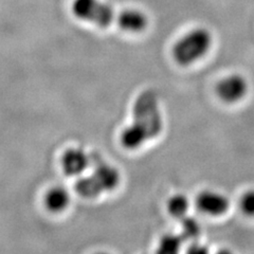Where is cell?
I'll list each match as a JSON object with an SVG mask.
<instances>
[{
  "label": "cell",
  "mask_w": 254,
  "mask_h": 254,
  "mask_svg": "<svg viewBox=\"0 0 254 254\" xmlns=\"http://www.w3.org/2000/svg\"><path fill=\"white\" fill-rule=\"evenodd\" d=\"M162 127V117L156 92L143 91L134 103L132 124L122 133V144L128 149L138 148L143 143L157 137Z\"/></svg>",
  "instance_id": "1"
},
{
  "label": "cell",
  "mask_w": 254,
  "mask_h": 254,
  "mask_svg": "<svg viewBox=\"0 0 254 254\" xmlns=\"http://www.w3.org/2000/svg\"><path fill=\"white\" fill-rule=\"evenodd\" d=\"M94 172L88 177L79 179L75 184V190L85 198H94L104 192L114 190L120 181L119 172L94 153L91 155Z\"/></svg>",
  "instance_id": "2"
},
{
  "label": "cell",
  "mask_w": 254,
  "mask_h": 254,
  "mask_svg": "<svg viewBox=\"0 0 254 254\" xmlns=\"http://www.w3.org/2000/svg\"><path fill=\"white\" fill-rule=\"evenodd\" d=\"M211 43L212 37L208 30L203 28L194 29L174 46V58L182 66L190 65L208 52Z\"/></svg>",
  "instance_id": "3"
},
{
  "label": "cell",
  "mask_w": 254,
  "mask_h": 254,
  "mask_svg": "<svg viewBox=\"0 0 254 254\" xmlns=\"http://www.w3.org/2000/svg\"><path fill=\"white\" fill-rule=\"evenodd\" d=\"M72 12L78 19L92 22L101 28L109 27L119 19V14L102 0H74Z\"/></svg>",
  "instance_id": "4"
},
{
  "label": "cell",
  "mask_w": 254,
  "mask_h": 254,
  "mask_svg": "<svg viewBox=\"0 0 254 254\" xmlns=\"http://www.w3.org/2000/svg\"><path fill=\"white\" fill-rule=\"evenodd\" d=\"M248 85L246 79L241 75H230L219 82L217 93L221 100L228 103L240 101L247 92Z\"/></svg>",
  "instance_id": "5"
},
{
  "label": "cell",
  "mask_w": 254,
  "mask_h": 254,
  "mask_svg": "<svg viewBox=\"0 0 254 254\" xmlns=\"http://www.w3.org/2000/svg\"><path fill=\"white\" fill-rule=\"evenodd\" d=\"M229 200L227 197L216 192L205 190L197 198V206L200 211L209 215H221L229 209Z\"/></svg>",
  "instance_id": "6"
},
{
  "label": "cell",
  "mask_w": 254,
  "mask_h": 254,
  "mask_svg": "<svg viewBox=\"0 0 254 254\" xmlns=\"http://www.w3.org/2000/svg\"><path fill=\"white\" fill-rule=\"evenodd\" d=\"M91 162V157L79 148L68 149L63 157V169L68 176H77L82 174Z\"/></svg>",
  "instance_id": "7"
},
{
  "label": "cell",
  "mask_w": 254,
  "mask_h": 254,
  "mask_svg": "<svg viewBox=\"0 0 254 254\" xmlns=\"http://www.w3.org/2000/svg\"><path fill=\"white\" fill-rule=\"evenodd\" d=\"M118 25L128 32H140L147 26V17L138 10H126L119 14Z\"/></svg>",
  "instance_id": "8"
},
{
  "label": "cell",
  "mask_w": 254,
  "mask_h": 254,
  "mask_svg": "<svg viewBox=\"0 0 254 254\" xmlns=\"http://www.w3.org/2000/svg\"><path fill=\"white\" fill-rule=\"evenodd\" d=\"M69 204V194L66 190L55 188L46 196L47 208L52 212H61Z\"/></svg>",
  "instance_id": "9"
},
{
  "label": "cell",
  "mask_w": 254,
  "mask_h": 254,
  "mask_svg": "<svg viewBox=\"0 0 254 254\" xmlns=\"http://www.w3.org/2000/svg\"><path fill=\"white\" fill-rule=\"evenodd\" d=\"M189 200L185 196L177 195L172 197L168 203V209L172 216L181 220L185 218L189 210Z\"/></svg>",
  "instance_id": "10"
},
{
  "label": "cell",
  "mask_w": 254,
  "mask_h": 254,
  "mask_svg": "<svg viewBox=\"0 0 254 254\" xmlns=\"http://www.w3.org/2000/svg\"><path fill=\"white\" fill-rule=\"evenodd\" d=\"M185 242V238L181 234L175 235V234H169L162 237V240L159 245V253L162 254H172L177 253L180 248L182 243Z\"/></svg>",
  "instance_id": "11"
},
{
  "label": "cell",
  "mask_w": 254,
  "mask_h": 254,
  "mask_svg": "<svg viewBox=\"0 0 254 254\" xmlns=\"http://www.w3.org/2000/svg\"><path fill=\"white\" fill-rule=\"evenodd\" d=\"M180 221L182 224L181 235L184 236L185 241H194L196 243L200 235V227L198 222L188 216L182 218Z\"/></svg>",
  "instance_id": "12"
},
{
  "label": "cell",
  "mask_w": 254,
  "mask_h": 254,
  "mask_svg": "<svg viewBox=\"0 0 254 254\" xmlns=\"http://www.w3.org/2000/svg\"><path fill=\"white\" fill-rule=\"evenodd\" d=\"M242 209L248 215H254V190H250L244 195L242 198Z\"/></svg>",
  "instance_id": "13"
},
{
  "label": "cell",
  "mask_w": 254,
  "mask_h": 254,
  "mask_svg": "<svg viewBox=\"0 0 254 254\" xmlns=\"http://www.w3.org/2000/svg\"><path fill=\"white\" fill-rule=\"evenodd\" d=\"M206 250L203 246H200V245H198L197 244V242L196 243H194L193 245H192V247H190V249H189V252H192V253H205Z\"/></svg>",
  "instance_id": "14"
}]
</instances>
